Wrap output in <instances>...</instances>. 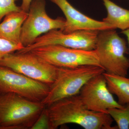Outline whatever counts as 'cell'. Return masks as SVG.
Returning <instances> with one entry per match:
<instances>
[{"label": "cell", "instance_id": "6da1fadb", "mask_svg": "<svg viewBox=\"0 0 129 129\" xmlns=\"http://www.w3.org/2000/svg\"><path fill=\"white\" fill-rule=\"evenodd\" d=\"M51 129L68 123L75 124L85 129H116L113 120L108 113L88 109L79 95L60 100L47 107Z\"/></svg>", "mask_w": 129, "mask_h": 129}, {"label": "cell", "instance_id": "7a4b0ae2", "mask_svg": "<svg viewBox=\"0 0 129 129\" xmlns=\"http://www.w3.org/2000/svg\"><path fill=\"white\" fill-rule=\"evenodd\" d=\"M45 107L14 93L0 94V129H31Z\"/></svg>", "mask_w": 129, "mask_h": 129}, {"label": "cell", "instance_id": "3957f363", "mask_svg": "<svg viewBox=\"0 0 129 129\" xmlns=\"http://www.w3.org/2000/svg\"><path fill=\"white\" fill-rule=\"evenodd\" d=\"M105 72L103 68L95 65L58 68L55 80L42 102L48 107L64 98L79 94L88 81Z\"/></svg>", "mask_w": 129, "mask_h": 129}, {"label": "cell", "instance_id": "277c9868", "mask_svg": "<svg viewBox=\"0 0 129 129\" xmlns=\"http://www.w3.org/2000/svg\"><path fill=\"white\" fill-rule=\"evenodd\" d=\"M95 50L101 66L105 72L127 76L129 69V58L125 56L128 49L124 39L115 29L99 31Z\"/></svg>", "mask_w": 129, "mask_h": 129}, {"label": "cell", "instance_id": "5b68a950", "mask_svg": "<svg viewBox=\"0 0 129 129\" xmlns=\"http://www.w3.org/2000/svg\"><path fill=\"white\" fill-rule=\"evenodd\" d=\"M0 65L50 86L55 80L58 69L30 51L8 54L0 61Z\"/></svg>", "mask_w": 129, "mask_h": 129}, {"label": "cell", "instance_id": "8992f818", "mask_svg": "<svg viewBox=\"0 0 129 129\" xmlns=\"http://www.w3.org/2000/svg\"><path fill=\"white\" fill-rule=\"evenodd\" d=\"M46 0H32L27 17L22 26L21 40L24 47L42 35L54 29H63L65 19L50 17L46 10Z\"/></svg>", "mask_w": 129, "mask_h": 129}, {"label": "cell", "instance_id": "52a82bcc", "mask_svg": "<svg viewBox=\"0 0 129 129\" xmlns=\"http://www.w3.org/2000/svg\"><path fill=\"white\" fill-rule=\"evenodd\" d=\"M29 51L58 68H73L85 65L102 67L95 50H84L50 45L37 47Z\"/></svg>", "mask_w": 129, "mask_h": 129}, {"label": "cell", "instance_id": "ba28073f", "mask_svg": "<svg viewBox=\"0 0 129 129\" xmlns=\"http://www.w3.org/2000/svg\"><path fill=\"white\" fill-rule=\"evenodd\" d=\"M99 31L79 30L65 34L61 29H54L38 37L30 45L18 52H27L37 47L50 45H58L74 49L93 50L95 49Z\"/></svg>", "mask_w": 129, "mask_h": 129}, {"label": "cell", "instance_id": "9c48e42d", "mask_svg": "<svg viewBox=\"0 0 129 129\" xmlns=\"http://www.w3.org/2000/svg\"><path fill=\"white\" fill-rule=\"evenodd\" d=\"M50 87L0 65V94L12 93L35 101L42 102Z\"/></svg>", "mask_w": 129, "mask_h": 129}, {"label": "cell", "instance_id": "30bf717a", "mask_svg": "<svg viewBox=\"0 0 129 129\" xmlns=\"http://www.w3.org/2000/svg\"><path fill=\"white\" fill-rule=\"evenodd\" d=\"M86 107L96 112L106 113L111 108H122L109 89L103 74L99 75L88 81L79 94Z\"/></svg>", "mask_w": 129, "mask_h": 129}, {"label": "cell", "instance_id": "8fae6325", "mask_svg": "<svg viewBox=\"0 0 129 129\" xmlns=\"http://www.w3.org/2000/svg\"><path fill=\"white\" fill-rule=\"evenodd\" d=\"M61 9L65 18L62 31L65 34L79 30H101L115 29L113 25L103 21L95 20L74 7L67 0H50Z\"/></svg>", "mask_w": 129, "mask_h": 129}, {"label": "cell", "instance_id": "7c38bea8", "mask_svg": "<svg viewBox=\"0 0 129 129\" xmlns=\"http://www.w3.org/2000/svg\"><path fill=\"white\" fill-rule=\"evenodd\" d=\"M28 14V12L22 10L6 15L0 22V38L16 44H22L21 30Z\"/></svg>", "mask_w": 129, "mask_h": 129}, {"label": "cell", "instance_id": "4fadbf2b", "mask_svg": "<svg viewBox=\"0 0 129 129\" xmlns=\"http://www.w3.org/2000/svg\"><path fill=\"white\" fill-rule=\"evenodd\" d=\"M107 12L102 21L122 31L129 29V10L120 7L110 0H102Z\"/></svg>", "mask_w": 129, "mask_h": 129}, {"label": "cell", "instance_id": "5bb4252c", "mask_svg": "<svg viewBox=\"0 0 129 129\" xmlns=\"http://www.w3.org/2000/svg\"><path fill=\"white\" fill-rule=\"evenodd\" d=\"M109 89L118 98L119 104L124 106L129 103V78L104 72Z\"/></svg>", "mask_w": 129, "mask_h": 129}, {"label": "cell", "instance_id": "9a60e30c", "mask_svg": "<svg viewBox=\"0 0 129 129\" xmlns=\"http://www.w3.org/2000/svg\"><path fill=\"white\" fill-rule=\"evenodd\" d=\"M107 112L116 122L117 129H129V103L122 108L109 109Z\"/></svg>", "mask_w": 129, "mask_h": 129}, {"label": "cell", "instance_id": "2e32d148", "mask_svg": "<svg viewBox=\"0 0 129 129\" xmlns=\"http://www.w3.org/2000/svg\"><path fill=\"white\" fill-rule=\"evenodd\" d=\"M24 48L22 44H16L0 38V61L8 54L21 50Z\"/></svg>", "mask_w": 129, "mask_h": 129}, {"label": "cell", "instance_id": "e0dca14e", "mask_svg": "<svg viewBox=\"0 0 129 129\" xmlns=\"http://www.w3.org/2000/svg\"><path fill=\"white\" fill-rule=\"evenodd\" d=\"M18 0H0V22L6 15L11 12L22 11L21 7L17 6Z\"/></svg>", "mask_w": 129, "mask_h": 129}, {"label": "cell", "instance_id": "ac0fdd59", "mask_svg": "<svg viewBox=\"0 0 129 129\" xmlns=\"http://www.w3.org/2000/svg\"><path fill=\"white\" fill-rule=\"evenodd\" d=\"M31 129H51L50 122L47 108L44 109Z\"/></svg>", "mask_w": 129, "mask_h": 129}, {"label": "cell", "instance_id": "d6986e66", "mask_svg": "<svg viewBox=\"0 0 129 129\" xmlns=\"http://www.w3.org/2000/svg\"><path fill=\"white\" fill-rule=\"evenodd\" d=\"M32 1V0H22V4L20 6L22 10L28 13Z\"/></svg>", "mask_w": 129, "mask_h": 129}, {"label": "cell", "instance_id": "ffe728a7", "mask_svg": "<svg viewBox=\"0 0 129 129\" xmlns=\"http://www.w3.org/2000/svg\"><path fill=\"white\" fill-rule=\"evenodd\" d=\"M121 33L123 34L127 38V40H128V44L129 48L128 51V53L129 54V29H126V30H123L121 32Z\"/></svg>", "mask_w": 129, "mask_h": 129}]
</instances>
